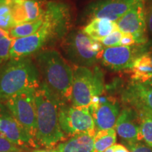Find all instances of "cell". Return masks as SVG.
I'll use <instances>...</instances> for the list:
<instances>
[{"label": "cell", "instance_id": "23", "mask_svg": "<svg viewBox=\"0 0 152 152\" xmlns=\"http://www.w3.org/2000/svg\"><path fill=\"white\" fill-rule=\"evenodd\" d=\"M124 35V33L116 30V31L112 33L107 37L104 38L103 39L100 41L103 47H119L121 45V41H122L123 37Z\"/></svg>", "mask_w": 152, "mask_h": 152}, {"label": "cell", "instance_id": "1", "mask_svg": "<svg viewBox=\"0 0 152 152\" xmlns=\"http://www.w3.org/2000/svg\"><path fill=\"white\" fill-rule=\"evenodd\" d=\"M43 24L33 35L14 39L10 58H24L37 55L45 47L63 39L71 26V14L61 6H51L45 10Z\"/></svg>", "mask_w": 152, "mask_h": 152}, {"label": "cell", "instance_id": "18", "mask_svg": "<svg viewBox=\"0 0 152 152\" xmlns=\"http://www.w3.org/2000/svg\"><path fill=\"white\" fill-rule=\"evenodd\" d=\"M83 32L94 40L100 42L104 38L118 30L116 22L105 18H94L83 28Z\"/></svg>", "mask_w": 152, "mask_h": 152}, {"label": "cell", "instance_id": "26", "mask_svg": "<svg viewBox=\"0 0 152 152\" xmlns=\"http://www.w3.org/2000/svg\"><path fill=\"white\" fill-rule=\"evenodd\" d=\"M145 13L147 29L152 35V0H147L145 4Z\"/></svg>", "mask_w": 152, "mask_h": 152}, {"label": "cell", "instance_id": "28", "mask_svg": "<svg viewBox=\"0 0 152 152\" xmlns=\"http://www.w3.org/2000/svg\"><path fill=\"white\" fill-rule=\"evenodd\" d=\"M31 152H58L55 149H34Z\"/></svg>", "mask_w": 152, "mask_h": 152}, {"label": "cell", "instance_id": "2", "mask_svg": "<svg viewBox=\"0 0 152 152\" xmlns=\"http://www.w3.org/2000/svg\"><path fill=\"white\" fill-rule=\"evenodd\" d=\"M35 101L37 112L35 143L37 147H52L66 139L58 120L60 106L64 102L43 81L35 90Z\"/></svg>", "mask_w": 152, "mask_h": 152}, {"label": "cell", "instance_id": "20", "mask_svg": "<svg viewBox=\"0 0 152 152\" xmlns=\"http://www.w3.org/2000/svg\"><path fill=\"white\" fill-rule=\"evenodd\" d=\"M43 22L44 20L42 17V18L36 21L16 25L9 31V36L13 39H18V38L26 37L33 35L41 28Z\"/></svg>", "mask_w": 152, "mask_h": 152}, {"label": "cell", "instance_id": "7", "mask_svg": "<svg viewBox=\"0 0 152 152\" xmlns=\"http://www.w3.org/2000/svg\"><path fill=\"white\" fill-rule=\"evenodd\" d=\"M35 90L18 93L4 102L7 110L35 141L37 133V112L35 101Z\"/></svg>", "mask_w": 152, "mask_h": 152}, {"label": "cell", "instance_id": "11", "mask_svg": "<svg viewBox=\"0 0 152 152\" xmlns=\"http://www.w3.org/2000/svg\"><path fill=\"white\" fill-rule=\"evenodd\" d=\"M142 0H98L87 6L85 16L91 20L105 18L117 22L134 5Z\"/></svg>", "mask_w": 152, "mask_h": 152}, {"label": "cell", "instance_id": "19", "mask_svg": "<svg viewBox=\"0 0 152 152\" xmlns=\"http://www.w3.org/2000/svg\"><path fill=\"white\" fill-rule=\"evenodd\" d=\"M116 142V131L115 129L96 131L94 135L93 152H104L113 147Z\"/></svg>", "mask_w": 152, "mask_h": 152}, {"label": "cell", "instance_id": "22", "mask_svg": "<svg viewBox=\"0 0 152 152\" xmlns=\"http://www.w3.org/2000/svg\"><path fill=\"white\" fill-rule=\"evenodd\" d=\"M16 26L13 19L9 0L0 2V28L4 31L9 33V31Z\"/></svg>", "mask_w": 152, "mask_h": 152}, {"label": "cell", "instance_id": "27", "mask_svg": "<svg viewBox=\"0 0 152 152\" xmlns=\"http://www.w3.org/2000/svg\"><path fill=\"white\" fill-rule=\"evenodd\" d=\"M113 152H130V151L125 146L118 144L113 146Z\"/></svg>", "mask_w": 152, "mask_h": 152}, {"label": "cell", "instance_id": "29", "mask_svg": "<svg viewBox=\"0 0 152 152\" xmlns=\"http://www.w3.org/2000/svg\"><path fill=\"white\" fill-rule=\"evenodd\" d=\"M6 37H10L9 34L7 33V32H6L4 30L0 28V40L4 39V38H6Z\"/></svg>", "mask_w": 152, "mask_h": 152}, {"label": "cell", "instance_id": "10", "mask_svg": "<svg viewBox=\"0 0 152 152\" xmlns=\"http://www.w3.org/2000/svg\"><path fill=\"white\" fill-rule=\"evenodd\" d=\"M145 4L146 0L140 1L116 22L120 31L132 35L138 45H143L149 42Z\"/></svg>", "mask_w": 152, "mask_h": 152}, {"label": "cell", "instance_id": "13", "mask_svg": "<svg viewBox=\"0 0 152 152\" xmlns=\"http://www.w3.org/2000/svg\"><path fill=\"white\" fill-rule=\"evenodd\" d=\"M121 100L125 105L137 112H145L152 115V86L137 81H131L121 94Z\"/></svg>", "mask_w": 152, "mask_h": 152}, {"label": "cell", "instance_id": "12", "mask_svg": "<svg viewBox=\"0 0 152 152\" xmlns=\"http://www.w3.org/2000/svg\"><path fill=\"white\" fill-rule=\"evenodd\" d=\"M0 134L19 147H37L35 140L11 115L1 102H0Z\"/></svg>", "mask_w": 152, "mask_h": 152}, {"label": "cell", "instance_id": "15", "mask_svg": "<svg viewBox=\"0 0 152 152\" xmlns=\"http://www.w3.org/2000/svg\"><path fill=\"white\" fill-rule=\"evenodd\" d=\"M104 93L99 96L97 108L91 113L96 131L115 128L121 111L117 99L111 95L104 94Z\"/></svg>", "mask_w": 152, "mask_h": 152}, {"label": "cell", "instance_id": "3", "mask_svg": "<svg viewBox=\"0 0 152 152\" xmlns=\"http://www.w3.org/2000/svg\"><path fill=\"white\" fill-rule=\"evenodd\" d=\"M40 77L37 64L30 57L10 58L0 66V102L25 91L36 90Z\"/></svg>", "mask_w": 152, "mask_h": 152}, {"label": "cell", "instance_id": "17", "mask_svg": "<svg viewBox=\"0 0 152 152\" xmlns=\"http://www.w3.org/2000/svg\"><path fill=\"white\" fill-rule=\"evenodd\" d=\"M96 131L79 133L61 142L56 147L58 152H93Z\"/></svg>", "mask_w": 152, "mask_h": 152}, {"label": "cell", "instance_id": "5", "mask_svg": "<svg viewBox=\"0 0 152 152\" xmlns=\"http://www.w3.org/2000/svg\"><path fill=\"white\" fill-rule=\"evenodd\" d=\"M61 47L65 57L73 65L87 68L92 67L100 61L104 49L100 42L80 30L70 32L62 39Z\"/></svg>", "mask_w": 152, "mask_h": 152}, {"label": "cell", "instance_id": "34", "mask_svg": "<svg viewBox=\"0 0 152 152\" xmlns=\"http://www.w3.org/2000/svg\"><path fill=\"white\" fill-rule=\"evenodd\" d=\"M7 152H13V151H7Z\"/></svg>", "mask_w": 152, "mask_h": 152}, {"label": "cell", "instance_id": "31", "mask_svg": "<svg viewBox=\"0 0 152 152\" xmlns=\"http://www.w3.org/2000/svg\"><path fill=\"white\" fill-rule=\"evenodd\" d=\"M113 147L109 148V149H106L104 152H113Z\"/></svg>", "mask_w": 152, "mask_h": 152}, {"label": "cell", "instance_id": "32", "mask_svg": "<svg viewBox=\"0 0 152 152\" xmlns=\"http://www.w3.org/2000/svg\"><path fill=\"white\" fill-rule=\"evenodd\" d=\"M4 1V0H0V2H1V1Z\"/></svg>", "mask_w": 152, "mask_h": 152}, {"label": "cell", "instance_id": "24", "mask_svg": "<svg viewBox=\"0 0 152 152\" xmlns=\"http://www.w3.org/2000/svg\"><path fill=\"white\" fill-rule=\"evenodd\" d=\"M23 147L16 145L0 134V152H23Z\"/></svg>", "mask_w": 152, "mask_h": 152}, {"label": "cell", "instance_id": "25", "mask_svg": "<svg viewBox=\"0 0 152 152\" xmlns=\"http://www.w3.org/2000/svg\"><path fill=\"white\" fill-rule=\"evenodd\" d=\"M123 145L128 148L130 152H152V148L143 141L123 144Z\"/></svg>", "mask_w": 152, "mask_h": 152}, {"label": "cell", "instance_id": "33", "mask_svg": "<svg viewBox=\"0 0 152 152\" xmlns=\"http://www.w3.org/2000/svg\"><path fill=\"white\" fill-rule=\"evenodd\" d=\"M37 1H44V0H37Z\"/></svg>", "mask_w": 152, "mask_h": 152}, {"label": "cell", "instance_id": "6", "mask_svg": "<svg viewBox=\"0 0 152 152\" xmlns=\"http://www.w3.org/2000/svg\"><path fill=\"white\" fill-rule=\"evenodd\" d=\"M72 86V105L88 107L92 99L105 92L104 74L100 68L74 66Z\"/></svg>", "mask_w": 152, "mask_h": 152}, {"label": "cell", "instance_id": "30", "mask_svg": "<svg viewBox=\"0 0 152 152\" xmlns=\"http://www.w3.org/2000/svg\"><path fill=\"white\" fill-rule=\"evenodd\" d=\"M142 83H144V84H147V85H151V86H152V75L150 76L149 78L146 80Z\"/></svg>", "mask_w": 152, "mask_h": 152}, {"label": "cell", "instance_id": "21", "mask_svg": "<svg viewBox=\"0 0 152 152\" xmlns=\"http://www.w3.org/2000/svg\"><path fill=\"white\" fill-rule=\"evenodd\" d=\"M141 120L140 132L142 141L152 148V115L145 112H138Z\"/></svg>", "mask_w": 152, "mask_h": 152}, {"label": "cell", "instance_id": "8", "mask_svg": "<svg viewBox=\"0 0 152 152\" xmlns=\"http://www.w3.org/2000/svg\"><path fill=\"white\" fill-rule=\"evenodd\" d=\"M151 47V42L143 45L135 44L131 46L106 47L102 53L100 61L105 67L112 71L130 70L134 61Z\"/></svg>", "mask_w": 152, "mask_h": 152}, {"label": "cell", "instance_id": "9", "mask_svg": "<svg viewBox=\"0 0 152 152\" xmlns=\"http://www.w3.org/2000/svg\"><path fill=\"white\" fill-rule=\"evenodd\" d=\"M58 120L61 129L65 135L73 136L96 130L94 119L88 107L63 103L58 111Z\"/></svg>", "mask_w": 152, "mask_h": 152}, {"label": "cell", "instance_id": "4", "mask_svg": "<svg viewBox=\"0 0 152 152\" xmlns=\"http://www.w3.org/2000/svg\"><path fill=\"white\" fill-rule=\"evenodd\" d=\"M42 81L64 103H71L73 70L59 52L45 49L36 55Z\"/></svg>", "mask_w": 152, "mask_h": 152}, {"label": "cell", "instance_id": "16", "mask_svg": "<svg viewBox=\"0 0 152 152\" xmlns=\"http://www.w3.org/2000/svg\"><path fill=\"white\" fill-rule=\"evenodd\" d=\"M44 1L9 0L15 24L26 23L42 18L45 12Z\"/></svg>", "mask_w": 152, "mask_h": 152}, {"label": "cell", "instance_id": "14", "mask_svg": "<svg viewBox=\"0 0 152 152\" xmlns=\"http://www.w3.org/2000/svg\"><path fill=\"white\" fill-rule=\"evenodd\" d=\"M141 120L138 112L130 106H125L118 118L115 128L123 144L142 141L140 132Z\"/></svg>", "mask_w": 152, "mask_h": 152}]
</instances>
